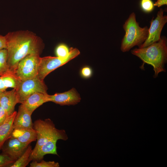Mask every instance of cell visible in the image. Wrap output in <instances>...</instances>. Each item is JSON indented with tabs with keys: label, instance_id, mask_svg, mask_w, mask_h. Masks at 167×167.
<instances>
[{
	"label": "cell",
	"instance_id": "cell-16",
	"mask_svg": "<svg viewBox=\"0 0 167 167\" xmlns=\"http://www.w3.org/2000/svg\"><path fill=\"white\" fill-rule=\"evenodd\" d=\"M57 139H52L41 146L35 152L31 154L30 158L32 160L38 161L42 160L44 156L47 154L58 155L57 151Z\"/></svg>",
	"mask_w": 167,
	"mask_h": 167
},
{
	"label": "cell",
	"instance_id": "cell-6",
	"mask_svg": "<svg viewBox=\"0 0 167 167\" xmlns=\"http://www.w3.org/2000/svg\"><path fill=\"white\" fill-rule=\"evenodd\" d=\"M40 58L39 55L36 54L26 56L19 62L13 75L20 81L36 77Z\"/></svg>",
	"mask_w": 167,
	"mask_h": 167
},
{
	"label": "cell",
	"instance_id": "cell-7",
	"mask_svg": "<svg viewBox=\"0 0 167 167\" xmlns=\"http://www.w3.org/2000/svg\"><path fill=\"white\" fill-rule=\"evenodd\" d=\"M15 90L19 103L22 104L28 97L34 93H47V88L44 81L36 76L32 79L20 81Z\"/></svg>",
	"mask_w": 167,
	"mask_h": 167
},
{
	"label": "cell",
	"instance_id": "cell-2",
	"mask_svg": "<svg viewBox=\"0 0 167 167\" xmlns=\"http://www.w3.org/2000/svg\"><path fill=\"white\" fill-rule=\"evenodd\" d=\"M165 36L161 37L158 41L145 47L136 48L132 50V54L139 58L143 62L140 68L143 70L145 64L150 65L153 68L154 78L159 74L165 72V64L167 62V42Z\"/></svg>",
	"mask_w": 167,
	"mask_h": 167
},
{
	"label": "cell",
	"instance_id": "cell-15",
	"mask_svg": "<svg viewBox=\"0 0 167 167\" xmlns=\"http://www.w3.org/2000/svg\"><path fill=\"white\" fill-rule=\"evenodd\" d=\"M17 112L15 111L8 115L3 123L0 125V149L11 136L14 130L13 122Z\"/></svg>",
	"mask_w": 167,
	"mask_h": 167
},
{
	"label": "cell",
	"instance_id": "cell-9",
	"mask_svg": "<svg viewBox=\"0 0 167 167\" xmlns=\"http://www.w3.org/2000/svg\"><path fill=\"white\" fill-rule=\"evenodd\" d=\"M49 101L54 102L61 106L75 105L79 103L81 98L75 88L62 93L49 95Z\"/></svg>",
	"mask_w": 167,
	"mask_h": 167
},
{
	"label": "cell",
	"instance_id": "cell-8",
	"mask_svg": "<svg viewBox=\"0 0 167 167\" xmlns=\"http://www.w3.org/2000/svg\"><path fill=\"white\" fill-rule=\"evenodd\" d=\"M164 11L161 8L157 13L156 17L151 21L148 37L139 48L146 47L161 39L162 29L167 22V16L164 15Z\"/></svg>",
	"mask_w": 167,
	"mask_h": 167
},
{
	"label": "cell",
	"instance_id": "cell-13",
	"mask_svg": "<svg viewBox=\"0 0 167 167\" xmlns=\"http://www.w3.org/2000/svg\"><path fill=\"white\" fill-rule=\"evenodd\" d=\"M47 102H49V95L47 93L36 92L28 97L22 104L32 114L37 108Z\"/></svg>",
	"mask_w": 167,
	"mask_h": 167
},
{
	"label": "cell",
	"instance_id": "cell-10",
	"mask_svg": "<svg viewBox=\"0 0 167 167\" xmlns=\"http://www.w3.org/2000/svg\"><path fill=\"white\" fill-rule=\"evenodd\" d=\"M5 146H3L2 153L5 154L12 160L16 161L24 153L28 146L25 145L17 139L11 136L7 140Z\"/></svg>",
	"mask_w": 167,
	"mask_h": 167
},
{
	"label": "cell",
	"instance_id": "cell-5",
	"mask_svg": "<svg viewBox=\"0 0 167 167\" xmlns=\"http://www.w3.org/2000/svg\"><path fill=\"white\" fill-rule=\"evenodd\" d=\"M70 56L65 59L57 57L46 56L40 58L38 66L37 76L44 81L45 78L50 72L65 64L80 54L79 50L76 48H71Z\"/></svg>",
	"mask_w": 167,
	"mask_h": 167
},
{
	"label": "cell",
	"instance_id": "cell-4",
	"mask_svg": "<svg viewBox=\"0 0 167 167\" xmlns=\"http://www.w3.org/2000/svg\"><path fill=\"white\" fill-rule=\"evenodd\" d=\"M33 128L37 135L36 143L31 154L37 151L41 146L52 139L66 140L68 137L64 130L57 129L53 122L49 118L44 120L40 119L35 121Z\"/></svg>",
	"mask_w": 167,
	"mask_h": 167
},
{
	"label": "cell",
	"instance_id": "cell-20",
	"mask_svg": "<svg viewBox=\"0 0 167 167\" xmlns=\"http://www.w3.org/2000/svg\"><path fill=\"white\" fill-rule=\"evenodd\" d=\"M60 166L58 162L54 161H46L42 160L40 162L36 161H33L30 164V167H59Z\"/></svg>",
	"mask_w": 167,
	"mask_h": 167
},
{
	"label": "cell",
	"instance_id": "cell-21",
	"mask_svg": "<svg viewBox=\"0 0 167 167\" xmlns=\"http://www.w3.org/2000/svg\"><path fill=\"white\" fill-rule=\"evenodd\" d=\"M152 0H140V6L142 10L146 13H150L154 9V6Z\"/></svg>",
	"mask_w": 167,
	"mask_h": 167
},
{
	"label": "cell",
	"instance_id": "cell-14",
	"mask_svg": "<svg viewBox=\"0 0 167 167\" xmlns=\"http://www.w3.org/2000/svg\"><path fill=\"white\" fill-rule=\"evenodd\" d=\"M11 136L27 146L37 139L36 133L33 128L14 129Z\"/></svg>",
	"mask_w": 167,
	"mask_h": 167
},
{
	"label": "cell",
	"instance_id": "cell-28",
	"mask_svg": "<svg viewBox=\"0 0 167 167\" xmlns=\"http://www.w3.org/2000/svg\"><path fill=\"white\" fill-rule=\"evenodd\" d=\"M2 92H1L0 91V101L2 93Z\"/></svg>",
	"mask_w": 167,
	"mask_h": 167
},
{
	"label": "cell",
	"instance_id": "cell-25",
	"mask_svg": "<svg viewBox=\"0 0 167 167\" xmlns=\"http://www.w3.org/2000/svg\"><path fill=\"white\" fill-rule=\"evenodd\" d=\"M7 48V41L5 36L0 35V50L6 49Z\"/></svg>",
	"mask_w": 167,
	"mask_h": 167
},
{
	"label": "cell",
	"instance_id": "cell-24",
	"mask_svg": "<svg viewBox=\"0 0 167 167\" xmlns=\"http://www.w3.org/2000/svg\"><path fill=\"white\" fill-rule=\"evenodd\" d=\"M8 116L5 109L0 105V125L3 123Z\"/></svg>",
	"mask_w": 167,
	"mask_h": 167
},
{
	"label": "cell",
	"instance_id": "cell-17",
	"mask_svg": "<svg viewBox=\"0 0 167 167\" xmlns=\"http://www.w3.org/2000/svg\"><path fill=\"white\" fill-rule=\"evenodd\" d=\"M32 146L28 145L22 155L10 166V167H25L32 160L30 155L32 151Z\"/></svg>",
	"mask_w": 167,
	"mask_h": 167
},
{
	"label": "cell",
	"instance_id": "cell-3",
	"mask_svg": "<svg viewBox=\"0 0 167 167\" xmlns=\"http://www.w3.org/2000/svg\"><path fill=\"white\" fill-rule=\"evenodd\" d=\"M125 34L122 39L121 50L123 52L129 51L135 46L139 47L147 39L148 28L141 27L136 20L135 14L132 12L123 25Z\"/></svg>",
	"mask_w": 167,
	"mask_h": 167
},
{
	"label": "cell",
	"instance_id": "cell-22",
	"mask_svg": "<svg viewBox=\"0 0 167 167\" xmlns=\"http://www.w3.org/2000/svg\"><path fill=\"white\" fill-rule=\"evenodd\" d=\"M15 161L5 154H0V167H10Z\"/></svg>",
	"mask_w": 167,
	"mask_h": 167
},
{
	"label": "cell",
	"instance_id": "cell-18",
	"mask_svg": "<svg viewBox=\"0 0 167 167\" xmlns=\"http://www.w3.org/2000/svg\"><path fill=\"white\" fill-rule=\"evenodd\" d=\"M7 61V49H3L0 50V76L7 73H12L9 70Z\"/></svg>",
	"mask_w": 167,
	"mask_h": 167
},
{
	"label": "cell",
	"instance_id": "cell-23",
	"mask_svg": "<svg viewBox=\"0 0 167 167\" xmlns=\"http://www.w3.org/2000/svg\"><path fill=\"white\" fill-rule=\"evenodd\" d=\"M92 74V70L91 68L88 66L83 67L80 71L81 76L84 79L90 78Z\"/></svg>",
	"mask_w": 167,
	"mask_h": 167
},
{
	"label": "cell",
	"instance_id": "cell-26",
	"mask_svg": "<svg viewBox=\"0 0 167 167\" xmlns=\"http://www.w3.org/2000/svg\"><path fill=\"white\" fill-rule=\"evenodd\" d=\"M7 88L2 76H0V91L3 92L6 91Z\"/></svg>",
	"mask_w": 167,
	"mask_h": 167
},
{
	"label": "cell",
	"instance_id": "cell-12",
	"mask_svg": "<svg viewBox=\"0 0 167 167\" xmlns=\"http://www.w3.org/2000/svg\"><path fill=\"white\" fill-rule=\"evenodd\" d=\"M18 103L19 98L15 89L2 92L0 105L5 109L8 115L15 111V106Z\"/></svg>",
	"mask_w": 167,
	"mask_h": 167
},
{
	"label": "cell",
	"instance_id": "cell-11",
	"mask_svg": "<svg viewBox=\"0 0 167 167\" xmlns=\"http://www.w3.org/2000/svg\"><path fill=\"white\" fill-rule=\"evenodd\" d=\"M31 115L24 105L21 104L19 107L13 121L14 129L33 128Z\"/></svg>",
	"mask_w": 167,
	"mask_h": 167
},
{
	"label": "cell",
	"instance_id": "cell-19",
	"mask_svg": "<svg viewBox=\"0 0 167 167\" xmlns=\"http://www.w3.org/2000/svg\"><path fill=\"white\" fill-rule=\"evenodd\" d=\"M71 53V48L69 49L66 45L64 43L59 44L56 47L55 50L56 57L62 59H65L68 58L70 56Z\"/></svg>",
	"mask_w": 167,
	"mask_h": 167
},
{
	"label": "cell",
	"instance_id": "cell-27",
	"mask_svg": "<svg viewBox=\"0 0 167 167\" xmlns=\"http://www.w3.org/2000/svg\"><path fill=\"white\" fill-rule=\"evenodd\" d=\"M167 4V0H157L154 4V6H157L158 7H160L162 5Z\"/></svg>",
	"mask_w": 167,
	"mask_h": 167
},
{
	"label": "cell",
	"instance_id": "cell-1",
	"mask_svg": "<svg viewBox=\"0 0 167 167\" xmlns=\"http://www.w3.org/2000/svg\"><path fill=\"white\" fill-rule=\"evenodd\" d=\"M7 41V64L13 74L19 62L30 54L40 55L44 47L42 39L28 31L9 32L6 36Z\"/></svg>",
	"mask_w": 167,
	"mask_h": 167
}]
</instances>
